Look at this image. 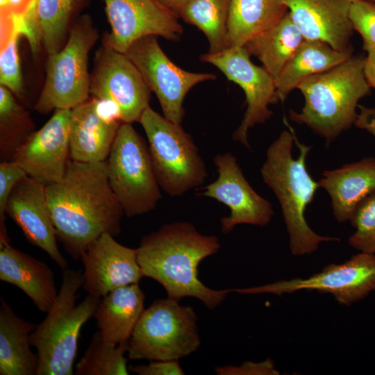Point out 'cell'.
Listing matches in <instances>:
<instances>
[{
  "mask_svg": "<svg viewBox=\"0 0 375 375\" xmlns=\"http://www.w3.org/2000/svg\"><path fill=\"white\" fill-rule=\"evenodd\" d=\"M45 191L57 239L74 260L101 235L121 233L124 213L109 184L106 160L69 159L62 178Z\"/></svg>",
  "mask_w": 375,
  "mask_h": 375,
  "instance_id": "1",
  "label": "cell"
},
{
  "mask_svg": "<svg viewBox=\"0 0 375 375\" xmlns=\"http://www.w3.org/2000/svg\"><path fill=\"white\" fill-rule=\"evenodd\" d=\"M215 235H204L188 222L162 226L142 237L136 249L143 277L159 283L167 297L180 301L185 297L200 300L208 308L217 307L231 289L213 290L199 278V266L220 249Z\"/></svg>",
  "mask_w": 375,
  "mask_h": 375,
  "instance_id": "2",
  "label": "cell"
},
{
  "mask_svg": "<svg viewBox=\"0 0 375 375\" xmlns=\"http://www.w3.org/2000/svg\"><path fill=\"white\" fill-rule=\"evenodd\" d=\"M285 122L289 129L283 131L267 148L260 174L280 203L290 251L301 256L316 251L321 242L340 239L316 233L306 222V208L320 188L306 166L312 147L300 142L293 128Z\"/></svg>",
  "mask_w": 375,
  "mask_h": 375,
  "instance_id": "3",
  "label": "cell"
},
{
  "mask_svg": "<svg viewBox=\"0 0 375 375\" xmlns=\"http://www.w3.org/2000/svg\"><path fill=\"white\" fill-rule=\"evenodd\" d=\"M365 57L352 55L335 67L304 79L297 87L304 104L289 119L308 126L329 146L354 125L359 101L370 92L364 75Z\"/></svg>",
  "mask_w": 375,
  "mask_h": 375,
  "instance_id": "4",
  "label": "cell"
},
{
  "mask_svg": "<svg viewBox=\"0 0 375 375\" xmlns=\"http://www.w3.org/2000/svg\"><path fill=\"white\" fill-rule=\"evenodd\" d=\"M84 278L81 270L62 269L57 298L30 335L38 356L37 375H72L83 326L94 317L100 299L90 294L76 303Z\"/></svg>",
  "mask_w": 375,
  "mask_h": 375,
  "instance_id": "5",
  "label": "cell"
},
{
  "mask_svg": "<svg viewBox=\"0 0 375 375\" xmlns=\"http://www.w3.org/2000/svg\"><path fill=\"white\" fill-rule=\"evenodd\" d=\"M138 122L147 135L153 171L163 191L178 197L204 183L205 163L181 124L168 120L150 106Z\"/></svg>",
  "mask_w": 375,
  "mask_h": 375,
  "instance_id": "6",
  "label": "cell"
},
{
  "mask_svg": "<svg viewBox=\"0 0 375 375\" xmlns=\"http://www.w3.org/2000/svg\"><path fill=\"white\" fill-rule=\"evenodd\" d=\"M99 38L89 15L73 23L62 48L48 55L44 86L35 110L47 114L58 109L71 110L90 95L89 53Z\"/></svg>",
  "mask_w": 375,
  "mask_h": 375,
  "instance_id": "7",
  "label": "cell"
},
{
  "mask_svg": "<svg viewBox=\"0 0 375 375\" xmlns=\"http://www.w3.org/2000/svg\"><path fill=\"white\" fill-rule=\"evenodd\" d=\"M194 308L169 298L145 309L128 341L131 360H179L201 344Z\"/></svg>",
  "mask_w": 375,
  "mask_h": 375,
  "instance_id": "8",
  "label": "cell"
},
{
  "mask_svg": "<svg viewBox=\"0 0 375 375\" xmlns=\"http://www.w3.org/2000/svg\"><path fill=\"white\" fill-rule=\"evenodd\" d=\"M109 184L128 217L155 209L162 198L149 147L131 124L122 123L106 159Z\"/></svg>",
  "mask_w": 375,
  "mask_h": 375,
  "instance_id": "9",
  "label": "cell"
},
{
  "mask_svg": "<svg viewBox=\"0 0 375 375\" xmlns=\"http://www.w3.org/2000/svg\"><path fill=\"white\" fill-rule=\"evenodd\" d=\"M302 290L331 294L339 304L350 306L375 290V253L360 252L344 262L328 265L308 278L281 280L232 291L242 294L281 296Z\"/></svg>",
  "mask_w": 375,
  "mask_h": 375,
  "instance_id": "10",
  "label": "cell"
},
{
  "mask_svg": "<svg viewBox=\"0 0 375 375\" xmlns=\"http://www.w3.org/2000/svg\"><path fill=\"white\" fill-rule=\"evenodd\" d=\"M157 38L150 35L136 40L125 54L156 95L163 116L181 124L185 115L183 103L188 92L198 83L216 79V76L191 72L178 67L162 51Z\"/></svg>",
  "mask_w": 375,
  "mask_h": 375,
  "instance_id": "11",
  "label": "cell"
},
{
  "mask_svg": "<svg viewBox=\"0 0 375 375\" xmlns=\"http://www.w3.org/2000/svg\"><path fill=\"white\" fill-rule=\"evenodd\" d=\"M151 90L141 73L125 53L105 43L96 51L90 74V95L110 101L122 123L138 122L149 106Z\"/></svg>",
  "mask_w": 375,
  "mask_h": 375,
  "instance_id": "12",
  "label": "cell"
},
{
  "mask_svg": "<svg viewBox=\"0 0 375 375\" xmlns=\"http://www.w3.org/2000/svg\"><path fill=\"white\" fill-rule=\"evenodd\" d=\"M244 47L232 48L217 53H206L201 56L203 62L218 68L231 81L244 91L247 109L241 124L232 138L250 149L249 131L264 124L273 115L269 106L273 104L276 92L275 81L262 66L253 64Z\"/></svg>",
  "mask_w": 375,
  "mask_h": 375,
  "instance_id": "13",
  "label": "cell"
},
{
  "mask_svg": "<svg viewBox=\"0 0 375 375\" xmlns=\"http://www.w3.org/2000/svg\"><path fill=\"white\" fill-rule=\"evenodd\" d=\"M213 162L218 176L202 188L199 195L214 199L229 208V216L221 219L222 232L227 234L239 224L267 225L274 215L273 206L251 186L235 157L228 152L217 154Z\"/></svg>",
  "mask_w": 375,
  "mask_h": 375,
  "instance_id": "14",
  "label": "cell"
},
{
  "mask_svg": "<svg viewBox=\"0 0 375 375\" xmlns=\"http://www.w3.org/2000/svg\"><path fill=\"white\" fill-rule=\"evenodd\" d=\"M110 32L103 42L125 53L136 40L153 35L178 41L183 34L178 18L157 0H104Z\"/></svg>",
  "mask_w": 375,
  "mask_h": 375,
  "instance_id": "15",
  "label": "cell"
},
{
  "mask_svg": "<svg viewBox=\"0 0 375 375\" xmlns=\"http://www.w3.org/2000/svg\"><path fill=\"white\" fill-rule=\"evenodd\" d=\"M70 110H54L45 124L24 140L12 159L28 176L46 186L62 178L70 159Z\"/></svg>",
  "mask_w": 375,
  "mask_h": 375,
  "instance_id": "16",
  "label": "cell"
},
{
  "mask_svg": "<svg viewBox=\"0 0 375 375\" xmlns=\"http://www.w3.org/2000/svg\"><path fill=\"white\" fill-rule=\"evenodd\" d=\"M84 266L83 288L101 299L122 286L139 283L143 278L136 249L124 246L109 233L95 240L81 257Z\"/></svg>",
  "mask_w": 375,
  "mask_h": 375,
  "instance_id": "17",
  "label": "cell"
},
{
  "mask_svg": "<svg viewBox=\"0 0 375 375\" xmlns=\"http://www.w3.org/2000/svg\"><path fill=\"white\" fill-rule=\"evenodd\" d=\"M45 187L35 179L25 176L12 191L6 213L22 229L26 239L46 252L62 270L68 267V263L58 247Z\"/></svg>",
  "mask_w": 375,
  "mask_h": 375,
  "instance_id": "18",
  "label": "cell"
},
{
  "mask_svg": "<svg viewBox=\"0 0 375 375\" xmlns=\"http://www.w3.org/2000/svg\"><path fill=\"white\" fill-rule=\"evenodd\" d=\"M107 101L88 99L70 110L69 157L83 162L106 160L122 123L115 110H107Z\"/></svg>",
  "mask_w": 375,
  "mask_h": 375,
  "instance_id": "19",
  "label": "cell"
},
{
  "mask_svg": "<svg viewBox=\"0 0 375 375\" xmlns=\"http://www.w3.org/2000/svg\"><path fill=\"white\" fill-rule=\"evenodd\" d=\"M288 12L304 39L326 42L333 49L351 48L352 0H285Z\"/></svg>",
  "mask_w": 375,
  "mask_h": 375,
  "instance_id": "20",
  "label": "cell"
},
{
  "mask_svg": "<svg viewBox=\"0 0 375 375\" xmlns=\"http://www.w3.org/2000/svg\"><path fill=\"white\" fill-rule=\"evenodd\" d=\"M318 183L330 196L337 222H349L359 204L375 193V158L366 157L324 170Z\"/></svg>",
  "mask_w": 375,
  "mask_h": 375,
  "instance_id": "21",
  "label": "cell"
},
{
  "mask_svg": "<svg viewBox=\"0 0 375 375\" xmlns=\"http://www.w3.org/2000/svg\"><path fill=\"white\" fill-rule=\"evenodd\" d=\"M0 279L22 290L42 312H49L58 294L50 267L10 243L0 245Z\"/></svg>",
  "mask_w": 375,
  "mask_h": 375,
  "instance_id": "22",
  "label": "cell"
},
{
  "mask_svg": "<svg viewBox=\"0 0 375 375\" xmlns=\"http://www.w3.org/2000/svg\"><path fill=\"white\" fill-rule=\"evenodd\" d=\"M145 295L138 283L117 288L102 297L94 317L107 343L127 342L145 310Z\"/></svg>",
  "mask_w": 375,
  "mask_h": 375,
  "instance_id": "23",
  "label": "cell"
},
{
  "mask_svg": "<svg viewBox=\"0 0 375 375\" xmlns=\"http://www.w3.org/2000/svg\"><path fill=\"white\" fill-rule=\"evenodd\" d=\"M352 55V47L338 51L326 42L304 39L275 80L273 104L284 102L304 79L335 67Z\"/></svg>",
  "mask_w": 375,
  "mask_h": 375,
  "instance_id": "24",
  "label": "cell"
},
{
  "mask_svg": "<svg viewBox=\"0 0 375 375\" xmlns=\"http://www.w3.org/2000/svg\"><path fill=\"white\" fill-rule=\"evenodd\" d=\"M36 326L19 317L1 298L0 375H37L38 356L30 342Z\"/></svg>",
  "mask_w": 375,
  "mask_h": 375,
  "instance_id": "25",
  "label": "cell"
},
{
  "mask_svg": "<svg viewBox=\"0 0 375 375\" xmlns=\"http://www.w3.org/2000/svg\"><path fill=\"white\" fill-rule=\"evenodd\" d=\"M288 12L285 0H231L227 21L228 47H244Z\"/></svg>",
  "mask_w": 375,
  "mask_h": 375,
  "instance_id": "26",
  "label": "cell"
},
{
  "mask_svg": "<svg viewBox=\"0 0 375 375\" xmlns=\"http://www.w3.org/2000/svg\"><path fill=\"white\" fill-rule=\"evenodd\" d=\"M304 38L288 12L278 22L251 38L244 47L256 57L274 81Z\"/></svg>",
  "mask_w": 375,
  "mask_h": 375,
  "instance_id": "27",
  "label": "cell"
},
{
  "mask_svg": "<svg viewBox=\"0 0 375 375\" xmlns=\"http://www.w3.org/2000/svg\"><path fill=\"white\" fill-rule=\"evenodd\" d=\"M86 0H35L34 15L39 39L48 55L65 45L70 28Z\"/></svg>",
  "mask_w": 375,
  "mask_h": 375,
  "instance_id": "28",
  "label": "cell"
},
{
  "mask_svg": "<svg viewBox=\"0 0 375 375\" xmlns=\"http://www.w3.org/2000/svg\"><path fill=\"white\" fill-rule=\"evenodd\" d=\"M231 0H190L179 18L196 26L206 35L209 53L222 52L228 47L227 21Z\"/></svg>",
  "mask_w": 375,
  "mask_h": 375,
  "instance_id": "29",
  "label": "cell"
},
{
  "mask_svg": "<svg viewBox=\"0 0 375 375\" xmlns=\"http://www.w3.org/2000/svg\"><path fill=\"white\" fill-rule=\"evenodd\" d=\"M12 92L0 87V160H12L18 148L33 133L28 113L18 105Z\"/></svg>",
  "mask_w": 375,
  "mask_h": 375,
  "instance_id": "30",
  "label": "cell"
},
{
  "mask_svg": "<svg viewBox=\"0 0 375 375\" xmlns=\"http://www.w3.org/2000/svg\"><path fill=\"white\" fill-rule=\"evenodd\" d=\"M128 342L114 346L105 342L100 331L95 332L84 355L76 365V375H128Z\"/></svg>",
  "mask_w": 375,
  "mask_h": 375,
  "instance_id": "31",
  "label": "cell"
},
{
  "mask_svg": "<svg viewBox=\"0 0 375 375\" xmlns=\"http://www.w3.org/2000/svg\"><path fill=\"white\" fill-rule=\"evenodd\" d=\"M1 18L0 83L19 95L22 79L18 40L24 35L22 19L11 12L2 14Z\"/></svg>",
  "mask_w": 375,
  "mask_h": 375,
  "instance_id": "32",
  "label": "cell"
},
{
  "mask_svg": "<svg viewBox=\"0 0 375 375\" xmlns=\"http://www.w3.org/2000/svg\"><path fill=\"white\" fill-rule=\"evenodd\" d=\"M350 222L355 231L349 244L360 252L375 253V193L359 204Z\"/></svg>",
  "mask_w": 375,
  "mask_h": 375,
  "instance_id": "33",
  "label": "cell"
},
{
  "mask_svg": "<svg viewBox=\"0 0 375 375\" xmlns=\"http://www.w3.org/2000/svg\"><path fill=\"white\" fill-rule=\"evenodd\" d=\"M349 19L353 31L362 37L365 51L375 49V3L368 0H352Z\"/></svg>",
  "mask_w": 375,
  "mask_h": 375,
  "instance_id": "34",
  "label": "cell"
},
{
  "mask_svg": "<svg viewBox=\"0 0 375 375\" xmlns=\"http://www.w3.org/2000/svg\"><path fill=\"white\" fill-rule=\"evenodd\" d=\"M25 171L15 161L0 163V245L9 242L6 228V209L8 198L16 185L25 176Z\"/></svg>",
  "mask_w": 375,
  "mask_h": 375,
  "instance_id": "35",
  "label": "cell"
},
{
  "mask_svg": "<svg viewBox=\"0 0 375 375\" xmlns=\"http://www.w3.org/2000/svg\"><path fill=\"white\" fill-rule=\"evenodd\" d=\"M218 375H276L279 374L269 358L261 362L246 361L240 366L225 365L215 368Z\"/></svg>",
  "mask_w": 375,
  "mask_h": 375,
  "instance_id": "36",
  "label": "cell"
},
{
  "mask_svg": "<svg viewBox=\"0 0 375 375\" xmlns=\"http://www.w3.org/2000/svg\"><path fill=\"white\" fill-rule=\"evenodd\" d=\"M128 371L139 375H183L178 360H153L148 365H130Z\"/></svg>",
  "mask_w": 375,
  "mask_h": 375,
  "instance_id": "37",
  "label": "cell"
},
{
  "mask_svg": "<svg viewBox=\"0 0 375 375\" xmlns=\"http://www.w3.org/2000/svg\"><path fill=\"white\" fill-rule=\"evenodd\" d=\"M360 112L354 125L367 131L375 138V108L358 105Z\"/></svg>",
  "mask_w": 375,
  "mask_h": 375,
  "instance_id": "38",
  "label": "cell"
},
{
  "mask_svg": "<svg viewBox=\"0 0 375 375\" xmlns=\"http://www.w3.org/2000/svg\"><path fill=\"white\" fill-rule=\"evenodd\" d=\"M365 58L363 72L365 78L371 88L375 90V49L367 51Z\"/></svg>",
  "mask_w": 375,
  "mask_h": 375,
  "instance_id": "39",
  "label": "cell"
},
{
  "mask_svg": "<svg viewBox=\"0 0 375 375\" xmlns=\"http://www.w3.org/2000/svg\"><path fill=\"white\" fill-rule=\"evenodd\" d=\"M170 12L179 18L183 8L190 0H157Z\"/></svg>",
  "mask_w": 375,
  "mask_h": 375,
  "instance_id": "40",
  "label": "cell"
},
{
  "mask_svg": "<svg viewBox=\"0 0 375 375\" xmlns=\"http://www.w3.org/2000/svg\"><path fill=\"white\" fill-rule=\"evenodd\" d=\"M9 2V0H1V10L6 8Z\"/></svg>",
  "mask_w": 375,
  "mask_h": 375,
  "instance_id": "41",
  "label": "cell"
},
{
  "mask_svg": "<svg viewBox=\"0 0 375 375\" xmlns=\"http://www.w3.org/2000/svg\"><path fill=\"white\" fill-rule=\"evenodd\" d=\"M368 1H372V2L375 3V0H368Z\"/></svg>",
  "mask_w": 375,
  "mask_h": 375,
  "instance_id": "42",
  "label": "cell"
}]
</instances>
